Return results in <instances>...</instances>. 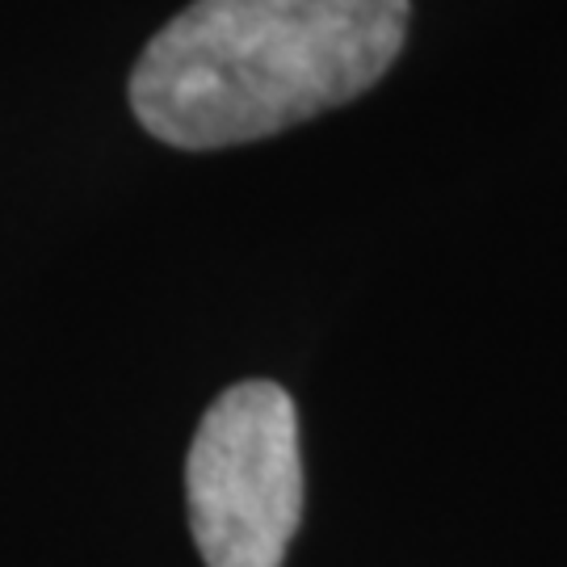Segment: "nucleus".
Wrapping results in <instances>:
<instances>
[{
	"instance_id": "obj_1",
	"label": "nucleus",
	"mask_w": 567,
	"mask_h": 567,
	"mask_svg": "<svg viewBox=\"0 0 567 567\" xmlns=\"http://www.w3.org/2000/svg\"><path fill=\"white\" fill-rule=\"evenodd\" d=\"M408 0H194L143 47L131 110L185 152L269 140L362 97L395 63Z\"/></svg>"
},
{
	"instance_id": "obj_2",
	"label": "nucleus",
	"mask_w": 567,
	"mask_h": 567,
	"mask_svg": "<svg viewBox=\"0 0 567 567\" xmlns=\"http://www.w3.org/2000/svg\"><path fill=\"white\" fill-rule=\"evenodd\" d=\"M189 529L206 567H282L303 517L299 416L278 383L227 386L185 458Z\"/></svg>"
}]
</instances>
